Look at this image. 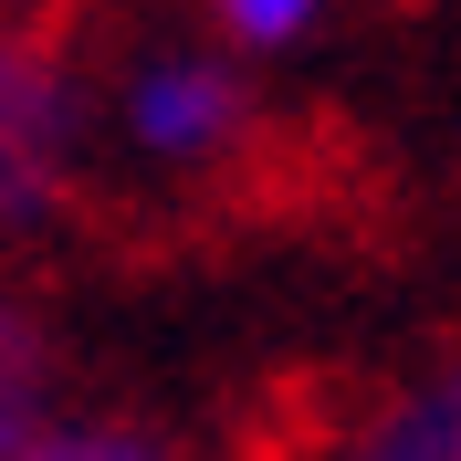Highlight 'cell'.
<instances>
[{
	"mask_svg": "<svg viewBox=\"0 0 461 461\" xmlns=\"http://www.w3.org/2000/svg\"><path fill=\"white\" fill-rule=\"evenodd\" d=\"M95 126L115 137V158L168 189H200V178L241 168L262 137V95H252V63H230L221 42H137L115 63V85L95 95Z\"/></svg>",
	"mask_w": 461,
	"mask_h": 461,
	"instance_id": "obj_1",
	"label": "cell"
},
{
	"mask_svg": "<svg viewBox=\"0 0 461 461\" xmlns=\"http://www.w3.org/2000/svg\"><path fill=\"white\" fill-rule=\"evenodd\" d=\"M95 85L0 0V252L42 241L95 168Z\"/></svg>",
	"mask_w": 461,
	"mask_h": 461,
	"instance_id": "obj_2",
	"label": "cell"
},
{
	"mask_svg": "<svg viewBox=\"0 0 461 461\" xmlns=\"http://www.w3.org/2000/svg\"><path fill=\"white\" fill-rule=\"evenodd\" d=\"M336 461H461V346H440L399 388H377L357 430L336 440Z\"/></svg>",
	"mask_w": 461,
	"mask_h": 461,
	"instance_id": "obj_3",
	"label": "cell"
},
{
	"mask_svg": "<svg viewBox=\"0 0 461 461\" xmlns=\"http://www.w3.org/2000/svg\"><path fill=\"white\" fill-rule=\"evenodd\" d=\"M63 409V336L11 273H0V461L32 440V420Z\"/></svg>",
	"mask_w": 461,
	"mask_h": 461,
	"instance_id": "obj_4",
	"label": "cell"
},
{
	"mask_svg": "<svg viewBox=\"0 0 461 461\" xmlns=\"http://www.w3.org/2000/svg\"><path fill=\"white\" fill-rule=\"evenodd\" d=\"M11 461H200V451L147 409H74L63 399L53 420H32V440Z\"/></svg>",
	"mask_w": 461,
	"mask_h": 461,
	"instance_id": "obj_5",
	"label": "cell"
},
{
	"mask_svg": "<svg viewBox=\"0 0 461 461\" xmlns=\"http://www.w3.org/2000/svg\"><path fill=\"white\" fill-rule=\"evenodd\" d=\"M200 22L230 63H284L336 22V0H200Z\"/></svg>",
	"mask_w": 461,
	"mask_h": 461,
	"instance_id": "obj_6",
	"label": "cell"
}]
</instances>
